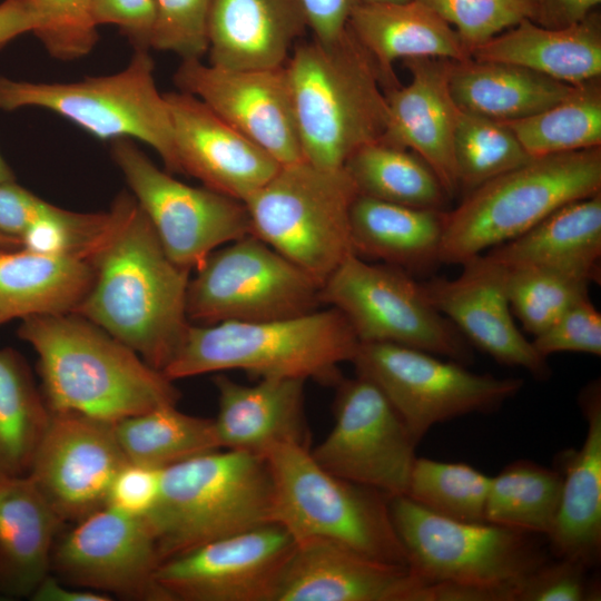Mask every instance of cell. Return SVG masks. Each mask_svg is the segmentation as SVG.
<instances>
[{"label": "cell", "mask_w": 601, "mask_h": 601, "mask_svg": "<svg viewBox=\"0 0 601 601\" xmlns=\"http://www.w3.org/2000/svg\"><path fill=\"white\" fill-rule=\"evenodd\" d=\"M50 416L24 357L0 348V476L28 474Z\"/></svg>", "instance_id": "36"}, {"label": "cell", "mask_w": 601, "mask_h": 601, "mask_svg": "<svg viewBox=\"0 0 601 601\" xmlns=\"http://www.w3.org/2000/svg\"><path fill=\"white\" fill-rule=\"evenodd\" d=\"M306 380L260 378L243 385L223 374L214 377L218 412L214 418L220 449L263 454L280 443L309 447L304 408Z\"/></svg>", "instance_id": "25"}, {"label": "cell", "mask_w": 601, "mask_h": 601, "mask_svg": "<svg viewBox=\"0 0 601 601\" xmlns=\"http://www.w3.org/2000/svg\"><path fill=\"white\" fill-rule=\"evenodd\" d=\"M1 325V324H0Z\"/></svg>", "instance_id": "58"}, {"label": "cell", "mask_w": 601, "mask_h": 601, "mask_svg": "<svg viewBox=\"0 0 601 601\" xmlns=\"http://www.w3.org/2000/svg\"><path fill=\"white\" fill-rule=\"evenodd\" d=\"M411 0H358V2H368V3H402Z\"/></svg>", "instance_id": "57"}, {"label": "cell", "mask_w": 601, "mask_h": 601, "mask_svg": "<svg viewBox=\"0 0 601 601\" xmlns=\"http://www.w3.org/2000/svg\"><path fill=\"white\" fill-rule=\"evenodd\" d=\"M263 455L273 481L272 520L295 541L324 540L408 566L386 494L332 474L299 444H276Z\"/></svg>", "instance_id": "6"}, {"label": "cell", "mask_w": 601, "mask_h": 601, "mask_svg": "<svg viewBox=\"0 0 601 601\" xmlns=\"http://www.w3.org/2000/svg\"><path fill=\"white\" fill-rule=\"evenodd\" d=\"M562 489L560 471L516 461L491 477L484 520L548 538L555 523Z\"/></svg>", "instance_id": "37"}, {"label": "cell", "mask_w": 601, "mask_h": 601, "mask_svg": "<svg viewBox=\"0 0 601 601\" xmlns=\"http://www.w3.org/2000/svg\"><path fill=\"white\" fill-rule=\"evenodd\" d=\"M359 195L380 200L444 210L450 199L434 170L415 152L385 142H368L344 165Z\"/></svg>", "instance_id": "35"}, {"label": "cell", "mask_w": 601, "mask_h": 601, "mask_svg": "<svg viewBox=\"0 0 601 601\" xmlns=\"http://www.w3.org/2000/svg\"><path fill=\"white\" fill-rule=\"evenodd\" d=\"M533 337V346L545 358L560 352L600 356L601 314L589 296L583 297L571 305L546 329Z\"/></svg>", "instance_id": "47"}, {"label": "cell", "mask_w": 601, "mask_h": 601, "mask_svg": "<svg viewBox=\"0 0 601 601\" xmlns=\"http://www.w3.org/2000/svg\"><path fill=\"white\" fill-rule=\"evenodd\" d=\"M598 80L580 85L572 95L538 114L503 122L531 158L601 147Z\"/></svg>", "instance_id": "38"}, {"label": "cell", "mask_w": 601, "mask_h": 601, "mask_svg": "<svg viewBox=\"0 0 601 601\" xmlns=\"http://www.w3.org/2000/svg\"><path fill=\"white\" fill-rule=\"evenodd\" d=\"M14 179V175L12 170L10 169L9 165L6 162V160L2 158L0 154V183L6 181H12Z\"/></svg>", "instance_id": "55"}, {"label": "cell", "mask_w": 601, "mask_h": 601, "mask_svg": "<svg viewBox=\"0 0 601 601\" xmlns=\"http://www.w3.org/2000/svg\"><path fill=\"white\" fill-rule=\"evenodd\" d=\"M111 219L110 210L83 214L52 205L24 230L21 248L89 260L106 238Z\"/></svg>", "instance_id": "42"}, {"label": "cell", "mask_w": 601, "mask_h": 601, "mask_svg": "<svg viewBox=\"0 0 601 601\" xmlns=\"http://www.w3.org/2000/svg\"><path fill=\"white\" fill-rule=\"evenodd\" d=\"M483 254L504 268H546L600 283L601 193L559 207Z\"/></svg>", "instance_id": "29"}, {"label": "cell", "mask_w": 601, "mask_h": 601, "mask_svg": "<svg viewBox=\"0 0 601 601\" xmlns=\"http://www.w3.org/2000/svg\"><path fill=\"white\" fill-rule=\"evenodd\" d=\"M587 433L579 450L562 455V489L555 523L546 538L552 554L595 566L601 554V386L579 395Z\"/></svg>", "instance_id": "26"}, {"label": "cell", "mask_w": 601, "mask_h": 601, "mask_svg": "<svg viewBox=\"0 0 601 601\" xmlns=\"http://www.w3.org/2000/svg\"><path fill=\"white\" fill-rule=\"evenodd\" d=\"M591 568L571 558L546 560L519 585L515 601H597L600 585Z\"/></svg>", "instance_id": "46"}, {"label": "cell", "mask_w": 601, "mask_h": 601, "mask_svg": "<svg viewBox=\"0 0 601 601\" xmlns=\"http://www.w3.org/2000/svg\"><path fill=\"white\" fill-rule=\"evenodd\" d=\"M295 543L270 522L166 560L156 578L168 601H273Z\"/></svg>", "instance_id": "17"}, {"label": "cell", "mask_w": 601, "mask_h": 601, "mask_svg": "<svg viewBox=\"0 0 601 601\" xmlns=\"http://www.w3.org/2000/svg\"><path fill=\"white\" fill-rule=\"evenodd\" d=\"M601 193V147L533 158L446 211L440 262L462 265L525 233L559 207Z\"/></svg>", "instance_id": "7"}, {"label": "cell", "mask_w": 601, "mask_h": 601, "mask_svg": "<svg viewBox=\"0 0 601 601\" xmlns=\"http://www.w3.org/2000/svg\"><path fill=\"white\" fill-rule=\"evenodd\" d=\"M390 510L408 568L425 584L485 587L515 601L521 582L549 560L540 535L450 519L406 495L390 497Z\"/></svg>", "instance_id": "10"}, {"label": "cell", "mask_w": 601, "mask_h": 601, "mask_svg": "<svg viewBox=\"0 0 601 601\" xmlns=\"http://www.w3.org/2000/svg\"><path fill=\"white\" fill-rule=\"evenodd\" d=\"M453 278L435 277L422 284L427 300L471 344L499 364L521 367L544 380L546 358L516 326L505 287L504 268L486 255L462 264Z\"/></svg>", "instance_id": "20"}, {"label": "cell", "mask_w": 601, "mask_h": 601, "mask_svg": "<svg viewBox=\"0 0 601 601\" xmlns=\"http://www.w3.org/2000/svg\"><path fill=\"white\" fill-rule=\"evenodd\" d=\"M285 66L303 160L342 169L358 148L383 138V78L348 28L331 41H298Z\"/></svg>", "instance_id": "3"}, {"label": "cell", "mask_w": 601, "mask_h": 601, "mask_svg": "<svg viewBox=\"0 0 601 601\" xmlns=\"http://www.w3.org/2000/svg\"><path fill=\"white\" fill-rule=\"evenodd\" d=\"M416 445L385 394L356 375L338 382L334 424L311 454L332 474L394 497L406 493Z\"/></svg>", "instance_id": "15"}, {"label": "cell", "mask_w": 601, "mask_h": 601, "mask_svg": "<svg viewBox=\"0 0 601 601\" xmlns=\"http://www.w3.org/2000/svg\"><path fill=\"white\" fill-rule=\"evenodd\" d=\"M531 159L503 121L460 111L454 137L459 191L466 195Z\"/></svg>", "instance_id": "40"}, {"label": "cell", "mask_w": 601, "mask_h": 601, "mask_svg": "<svg viewBox=\"0 0 601 601\" xmlns=\"http://www.w3.org/2000/svg\"><path fill=\"white\" fill-rule=\"evenodd\" d=\"M35 19L32 33L59 60L87 56L98 41L91 19L93 0H18Z\"/></svg>", "instance_id": "43"}, {"label": "cell", "mask_w": 601, "mask_h": 601, "mask_svg": "<svg viewBox=\"0 0 601 601\" xmlns=\"http://www.w3.org/2000/svg\"><path fill=\"white\" fill-rule=\"evenodd\" d=\"M111 157L168 257L177 265L196 270L215 249L252 234L244 201L174 178L134 140H112Z\"/></svg>", "instance_id": "14"}, {"label": "cell", "mask_w": 601, "mask_h": 601, "mask_svg": "<svg viewBox=\"0 0 601 601\" xmlns=\"http://www.w3.org/2000/svg\"><path fill=\"white\" fill-rule=\"evenodd\" d=\"M51 206L16 180L0 183V234L20 239L28 226Z\"/></svg>", "instance_id": "50"}, {"label": "cell", "mask_w": 601, "mask_h": 601, "mask_svg": "<svg viewBox=\"0 0 601 601\" xmlns=\"http://www.w3.org/2000/svg\"><path fill=\"white\" fill-rule=\"evenodd\" d=\"M491 476L463 462L415 459L405 495L436 514L485 522Z\"/></svg>", "instance_id": "39"}, {"label": "cell", "mask_w": 601, "mask_h": 601, "mask_svg": "<svg viewBox=\"0 0 601 601\" xmlns=\"http://www.w3.org/2000/svg\"><path fill=\"white\" fill-rule=\"evenodd\" d=\"M601 0H534L532 21L545 28H564L587 19Z\"/></svg>", "instance_id": "52"}, {"label": "cell", "mask_w": 601, "mask_h": 601, "mask_svg": "<svg viewBox=\"0 0 601 601\" xmlns=\"http://www.w3.org/2000/svg\"><path fill=\"white\" fill-rule=\"evenodd\" d=\"M356 375L385 394L418 444L431 427L471 413L497 410L523 386L516 377L477 374L432 353L390 343H361Z\"/></svg>", "instance_id": "13"}, {"label": "cell", "mask_w": 601, "mask_h": 601, "mask_svg": "<svg viewBox=\"0 0 601 601\" xmlns=\"http://www.w3.org/2000/svg\"><path fill=\"white\" fill-rule=\"evenodd\" d=\"M92 279L88 259L0 248V324L73 313Z\"/></svg>", "instance_id": "32"}, {"label": "cell", "mask_w": 601, "mask_h": 601, "mask_svg": "<svg viewBox=\"0 0 601 601\" xmlns=\"http://www.w3.org/2000/svg\"><path fill=\"white\" fill-rule=\"evenodd\" d=\"M504 273L511 311L533 336L546 329L571 305L589 296L592 284L585 278L546 268H504Z\"/></svg>", "instance_id": "41"}, {"label": "cell", "mask_w": 601, "mask_h": 601, "mask_svg": "<svg viewBox=\"0 0 601 601\" xmlns=\"http://www.w3.org/2000/svg\"><path fill=\"white\" fill-rule=\"evenodd\" d=\"M307 30L300 0H211L208 63L229 69L285 66Z\"/></svg>", "instance_id": "24"}, {"label": "cell", "mask_w": 601, "mask_h": 601, "mask_svg": "<svg viewBox=\"0 0 601 601\" xmlns=\"http://www.w3.org/2000/svg\"><path fill=\"white\" fill-rule=\"evenodd\" d=\"M211 0H155L151 48L184 59L207 53V23Z\"/></svg>", "instance_id": "45"}, {"label": "cell", "mask_w": 601, "mask_h": 601, "mask_svg": "<svg viewBox=\"0 0 601 601\" xmlns=\"http://www.w3.org/2000/svg\"><path fill=\"white\" fill-rule=\"evenodd\" d=\"M181 174L205 187L244 201L269 181L280 164L218 117L197 97L167 92Z\"/></svg>", "instance_id": "21"}, {"label": "cell", "mask_w": 601, "mask_h": 601, "mask_svg": "<svg viewBox=\"0 0 601 601\" xmlns=\"http://www.w3.org/2000/svg\"><path fill=\"white\" fill-rule=\"evenodd\" d=\"M347 28L377 65L384 90L398 86L393 70L396 60L441 58L464 61L471 58L459 33L418 0L358 2L351 12Z\"/></svg>", "instance_id": "27"}, {"label": "cell", "mask_w": 601, "mask_h": 601, "mask_svg": "<svg viewBox=\"0 0 601 601\" xmlns=\"http://www.w3.org/2000/svg\"><path fill=\"white\" fill-rule=\"evenodd\" d=\"M30 600L33 601H110L112 597L65 583L49 573L36 588Z\"/></svg>", "instance_id": "53"}, {"label": "cell", "mask_w": 601, "mask_h": 601, "mask_svg": "<svg viewBox=\"0 0 601 601\" xmlns=\"http://www.w3.org/2000/svg\"><path fill=\"white\" fill-rule=\"evenodd\" d=\"M272 508L265 456L218 449L164 469L158 500L145 519L164 562L273 522Z\"/></svg>", "instance_id": "5"}, {"label": "cell", "mask_w": 601, "mask_h": 601, "mask_svg": "<svg viewBox=\"0 0 601 601\" xmlns=\"http://www.w3.org/2000/svg\"><path fill=\"white\" fill-rule=\"evenodd\" d=\"M446 210L411 207L357 195L351 207L353 252L406 272L440 264Z\"/></svg>", "instance_id": "31"}, {"label": "cell", "mask_w": 601, "mask_h": 601, "mask_svg": "<svg viewBox=\"0 0 601 601\" xmlns=\"http://www.w3.org/2000/svg\"><path fill=\"white\" fill-rule=\"evenodd\" d=\"M161 561L145 516L104 506L63 534L50 573L73 587L135 601H168L156 574Z\"/></svg>", "instance_id": "16"}, {"label": "cell", "mask_w": 601, "mask_h": 601, "mask_svg": "<svg viewBox=\"0 0 601 601\" xmlns=\"http://www.w3.org/2000/svg\"><path fill=\"white\" fill-rule=\"evenodd\" d=\"M319 300L344 315L361 343L417 348L463 365L473 359L470 343L400 267L352 254L321 286Z\"/></svg>", "instance_id": "11"}, {"label": "cell", "mask_w": 601, "mask_h": 601, "mask_svg": "<svg viewBox=\"0 0 601 601\" xmlns=\"http://www.w3.org/2000/svg\"><path fill=\"white\" fill-rule=\"evenodd\" d=\"M0 248L14 249L21 248V240L0 234Z\"/></svg>", "instance_id": "56"}, {"label": "cell", "mask_w": 601, "mask_h": 601, "mask_svg": "<svg viewBox=\"0 0 601 601\" xmlns=\"http://www.w3.org/2000/svg\"><path fill=\"white\" fill-rule=\"evenodd\" d=\"M359 341L334 307L272 321L189 326L162 373L171 381L229 370L258 378H313L338 383V365L351 362Z\"/></svg>", "instance_id": "4"}, {"label": "cell", "mask_w": 601, "mask_h": 601, "mask_svg": "<svg viewBox=\"0 0 601 601\" xmlns=\"http://www.w3.org/2000/svg\"><path fill=\"white\" fill-rule=\"evenodd\" d=\"M55 112L101 140L136 139L152 148L170 174H181L165 93L148 50H135L122 70L75 82H33L0 76V110Z\"/></svg>", "instance_id": "9"}, {"label": "cell", "mask_w": 601, "mask_h": 601, "mask_svg": "<svg viewBox=\"0 0 601 601\" xmlns=\"http://www.w3.org/2000/svg\"><path fill=\"white\" fill-rule=\"evenodd\" d=\"M195 272L186 312L198 325L282 319L321 305V286L252 234L215 249Z\"/></svg>", "instance_id": "12"}, {"label": "cell", "mask_w": 601, "mask_h": 601, "mask_svg": "<svg viewBox=\"0 0 601 601\" xmlns=\"http://www.w3.org/2000/svg\"><path fill=\"white\" fill-rule=\"evenodd\" d=\"M126 462L114 423L51 411L27 476L65 523H76L106 506L111 481Z\"/></svg>", "instance_id": "18"}, {"label": "cell", "mask_w": 601, "mask_h": 601, "mask_svg": "<svg viewBox=\"0 0 601 601\" xmlns=\"http://www.w3.org/2000/svg\"><path fill=\"white\" fill-rule=\"evenodd\" d=\"M313 38L331 41L347 28L352 10L358 0H300Z\"/></svg>", "instance_id": "51"}, {"label": "cell", "mask_w": 601, "mask_h": 601, "mask_svg": "<svg viewBox=\"0 0 601 601\" xmlns=\"http://www.w3.org/2000/svg\"><path fill=\"white\" fill-rule=\"evenodd\" d=\"M18 336L37 354L41 392L52 412L116 423L180 397L161 371L76 313L26 317Z\"/></svg>", "instance_id": "2"}, {"label": "cell", "mask_w": 601, "mask_h": 601, "mask_svg": "<svg viewBox=\"0 0 601 601\" xmlns=\"http://www.w3.org/2000/svg\"><path fill=\"white\" fill-rule=\"evenodd\" d=\"M92 22L112 24L135 50H149L156 19L155 0H93Z\"/></svg>", "instance_id": "49"}, {"label": "cell", "mask_w": 601, "mask_h": 601, "mask_svg": "<svg viewBox=\"0 0 601 601\" xmlns=\"http://www.w3.org/2000/svg\"><path fill=\"white\" fill-rule=\"evenodd\" d=\"M162 470L126 462L114 476L106 506L131 516H145L155 506Z\"/></svg>", "instance_id": "48"}, {"label": "cell", "mask_w": 601, "mask_h": 601, "mask_svg": "<svg viewBox=\"0 0 601 601\" xmlns=\"http://www.w3.org/2000/svg\"><path fill=\"white\" fill-rule=\"evenodd\" d=\"M358 191L344 168L283 165L244 200L252 235L319 286L352 254L351 207Z\"/></svg>", "instance_id": "8"}, {"label": "cell", "mask_w": 601, "mask_h": 601, "mask_svg": "<svg viewBox=\"0 0 601 601\" xmlns=\"http://www.w3.org/2000/svg\"><path fill=\"white\" fill-rule=\"evenodd\" d=\"M572 86L520 66L453 61L450 90L461 111L504 121L538 114L572 95Z\"/></svg>", "instance_id": "33"}, {"label": "cell", "mask_w": 601, "mask_h": 601, "mask_svg": "<svg viewBox=\"0 0 601 601\" xmlns=\"http://www.w3.org/2000/svg\"><path fill=\"white\" fill-rule=\"evenodd\" d=\"M35 19L18 0H3L0 3V49L16 37L32 32Z\"/></svg>", "instance_id": "54"}, {"label": "cell", "mask_w": 601, "mask_h": 601, "mask_svg": "<svg viewBox=\"0 0 601 601\" xmlns=\"http://www.w3.org/2000/svg\"><path fill=\"white\" fill-rule=\"evenodd\" d=\"M471 58L520 66L572 86L591 82L601 76L600 16L593 11L556 29L524 19L472 49Z\"/></svg>", "instance_id": "30"}, {"label": "cell", "mask_w": 601, "mask_h": 601, "mask_svg": "<svg viewBox=\"0 0 601 601\" xmlns=\"http://www.w3.org/2000/svg\"><path fill=\"white\" fill-rule=\"evenodd\" d=\"M174 81L282 166L303 160L286 66L229 69L184 59Z\"/></svg>", "instance_id": "19"}, {"label": "cell", "mask_w": 601, "mask_h": 601, "mask_svg": "<svg viewBox=\"0 0 601 601\" xmlns=\"http://www.w3.org/2000/svg\"><path fill=\"white\" fill-rule=\"evenodd\" d=\"M110 211L109 231L89 259L91 286L73 313L162 372L190 326L186 296L191 270L168 257L131 193L119 194Z\"/></svg>", "instance_id": "1"}, {"label": "cell", "mask_w": 601, "mask_h": 601, "mask_svg": "<svg viewBox=\"0 0 601 601\" xmlns=\"http://www.w3.org/2000/svg\"><path fill=\"white\" fill-rule=\"evenodd\" d=\"M461 37L470 52L524 19L533 20L534 0H418Z\"/></svg>", "instance_id": "44"}, {"label": "cell", "mask_w": 601, "mask_h": 601, "mask_svg": "<svg viewBox=\"0 0 601 601\" xmlns=\"http://www.w3.org/2000/svg\"><path fill=\"white\" fill-rule=\"evenodd\" d=\"M424 587L408 566L311 539L296 541L273 601H422Z\"/></svg>", "instance_id": "22"}, {"label": "cell", "mask_w": 601, "mask_h": 601, "mask_svg": "<svg viewBox=\"0 0 601 601\" xmlns=\"http://www.w3.org/2000/svg\"><path fill=\"white\" fill-rule=\"evenodd\" d=\"M128 462L159 470L220 449L214 418L161 405L114 423Z\"/></svg>", "instance_id": "34"}, {"label": "cell", "mask_w": 601, "mask_h": 601, "mask_svg": "<svg viewBox=\"0 0 601 601\" xmlns=\"http://www.w3.org/2000/svg\"><path fill=\"white\" fill-rule=\"evenodd\" d=\"M404 63L408 85L384 90L387 124L382 140L424 159L452 198L459 193L454 137L461 111L450 90L453 60L411 58Z\"/></svg>", "instance_id": "23"}, {"label": "cell", "mask_w": 601, "mask_h": 601, "mask_svg": "<svg viewBox=\"0 0 601 601\" xmlns=\"http://www.w3.org/2000/svg\"><path fill=\"white\" fill-rule=\"evenodd\" d=\"M63 524L27 475L0 476V595L30 599Z\"/></svg>", "instance_id": "28"}]
</instances>
